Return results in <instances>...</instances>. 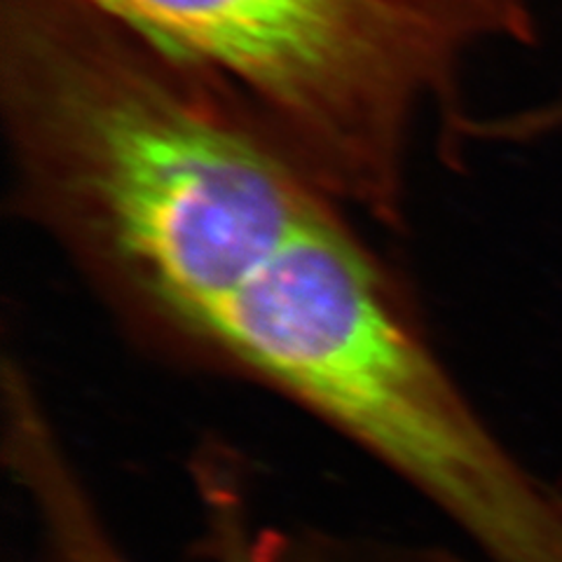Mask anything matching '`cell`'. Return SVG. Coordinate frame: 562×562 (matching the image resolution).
Returning a JSON list of instances; mask_svg holds the SVG:
<instances>
[{"instance_id":"6da1fadb","label":"cell","mask_w":562,"mask_h":562,"mask_svg":"<svg viewBox=\"0 0 562 562\" xmlns=\"http://www.w3.org/2000/svg\"><path fill=\"white\" fill-rule=\"evenodd\" d=\"M324 195L211 307L192 368L256 382L368 452L487 562H562V497L492 431L394 270Z\"/></svg>"},{"instance_id":"7a4b0ae2","label":"cell","mask_w":562,"mask_h":562,"mask_svg":"<svg viewBox=\"0 0 562 562\" xmlns=\"http://www.w3.org/2000/svg\"><path fill=\"white\" fill-rule=\"evenodd\" d=\"M231 90L345 206L401 223L413 132L520 0H85Z\"/></svg>"},{"instance_id":"3957f363","label":"cell","mask_w":562,"mask_h":562,"mask_svg":"<svg viewBox=\"0 0 562 562\" xmlns=\"http://www.w3.org/2000/svg\"><path fill=\"white\" fill-rule=\"evenodd\" d=\"M225 467L202 469V502L206 506L209 551L214 562H281L277 541L256 535L244 514L241 495L225 483Z\"/></svg>"}]
</instances>
